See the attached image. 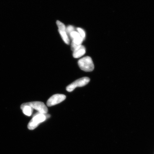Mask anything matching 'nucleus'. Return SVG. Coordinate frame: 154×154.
I'll use <instances>...</instances> for the list:
<instances>
[{
  "instance_id": "f257e3e1",
  "label": "nucleus",
  "mask_w": 154,
  "mask_h": 154,
  "mask_svg": "<svg viewBox=\"0 0 154 154\" xmlns=\"http://www.w3.org/2000/svg\"><path fill=\"white\" fill-rule=\"evenodd\" d=\"M51 116L49 114H42L37 112L34 114L33 117L29 123L28 128L29 130H33L38 126L40 123L49 118Z\"/></svg>"
},
{
  "instance_id": "f03ea898",
  "label": "nucleus",
  "mask_w": 154,
  "mask_h": 154,
  "mask_svg": "<svg viewBox=\"0 0 154 154\" xmlns=\"http://www.w3.org/2000/svg\"><path fill=\"white\" fill-rule=\"evenodd\" d=\"M78 64L82 70L90 72L94 70V65L91 57L87 56L82 58L78 61Z\"/></svg>"
},
{
  "instance_id": "7ed1b4c3",
  "label": "nucleus",
  "mask_w": 154,
  "mask_h": 154,
  "mask_svg": "<svg viewBox=\"0 0 154 154\" xmlns=\"http://www.w3.org/2000/svg\"><path fill=\"white\" fill-rule=\"evenodd\" d=\"M69 36L72 40L71 48L74 51L77 48L81 45L84 39L81 36L80 34L75 31L71 32Z\"/></svg>"
},
{
  "instance_id": "20e7f679",
  "label": "nucleus",
  "mask_w": 154,
  "mask_h": 154,
  "mask_svg": "<svg viewBox=\"0 0 154 154\" xmlns=\"http://www.w3.org/2000/svg\"><path fill=\"white\" fill-rule=\"evenodd\" d=\"M23 106H28L33 109L37 110L38 112L42 114H46L48 112V109L46 105L43 102L34 101L22 104Z\"/></svg>"
},
{
  "instance_id": "39448f33",
  "label": "nucleus",
  "mask_w": 154,
  "mask_h": 154,
  "mask_svg": "<svg viewBox=\"0 0 154 154\" xmlns=\"http://www.w3.org/2000/svg\"><path fill=\"white\" fill-rule=\"evenodd\" d=\"M90 81V78L86 77H83L79 79L69 85L67 87L66 90L67 91L72 92L77 87H81L85 86Z\"/></svg>"
},
{
  "instance_id": "423d86ee",
  "label": "nucleus",
  "mask_w": 154,
  "mask_h": 154,
  "mask_svg": "<svg viewBox=\"0 0 154 154\" xmlns=\"http://www.w3.org/2000/svg\"><path fill=\"white\" fill-rule=\"evenodd\" d=\"M66 96L63 94H57L51 96L47 102V105L49 107L61 103L66 99Z\"/></svg>"
},
{
  "instance_id": "0eeeda50",
  "label": "nucleus",
  "mask_w": 154,
  "mask_h": 154,
  "mask_svg": "<svg viewBox=\"0 0 154 154\" xmlns=\"http://www.w3.org/2000/svg\"><path fill=\"white\" fill-rule=\"evenodd\" d=\"M57 24L59 32L63 41L67 45H69L70 44V40L66 32V26L63 23L59 20L57 21Z\"/></svg>"
},
{
  "instance_id": "6e6552de",
  "label": "nucleus",
  "mask_w": 154,
  "mask_h": 154,
  "mask_svg": "<svg viewBox=\"0 0 154 154\" xmlns=\"http://www.w3.org/2000/svg\"><path fill=\"white\" fill-rule=\"evenodd\" d=\"M85 53V48L84 46L81 45L73 51V56L75 58H78L82 56Z\"/></svg>"
},
{
  "instance_id": "1a4fd4ad",
  "label": "nucleus",
  "mask_w": 154,
  "mask_h": 154,
  "mask_svg": "<svg viewBox=\"0 0 154 154\" xmlns=\"http://www.w3.org/2000/svg\"><path fill=\"white\" fill-rule=\"evenodd\" d=\"M21 109H22L23 112L25 115L28 116H30L32 115L33 112V109L29 106H23L21 105Z\"/></svg>"
},
{
  "instance_id": "9d476101",
  "label": "nucleus",
  "mask_w": 154,
  "mask_h": 154,
  "mask_svg": "<svg viewBox=\"0 0 154 154\" xmlns=\"http://www.w3.org/2000/svg\"><path fill=\"white\" fill-rule=\"evenodd\" d=\"M77 30H78V32L80 34V35L82 36V37L84 40L86 36V34L84 30L83 29L80 28H77Z\"/></svg>"
},
{
  "instance_id": "9b49d317",
  "label": "nucleus",
  "mask_w": 154,
  "mask_h": 154,
  "mask_svg": "<svg viewBox=\"0 0 154 154\" xmlns=\"http://www.w3.org/2000/svg\"><path fill=\"white\" fill-rule=\"evenodd\" d=\"M75 30V28L74 26H67L66 28V31L67 34H70L71 32L74 31Z\"/></svg>"
}]
</instances>
